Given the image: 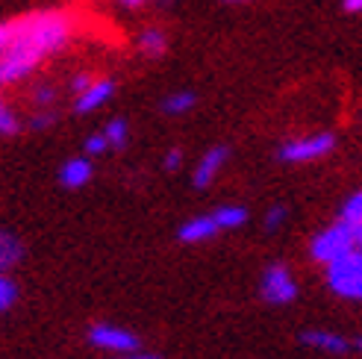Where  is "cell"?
I'll use <instances>...</instances> for the list:
<instances>
[{"mask_svg":"<svg viewBox=\"0 0 362 359\" xmlns=\"http://www.w3.org/2000/svg\"><path fill=\"white\" fill-rule=\"evenodd\" d=\"M18 300V283L9 274H0V315L9 312Z\"/></svg>","mask_w":362,"mask_h":359,"instance_id":"cell-18","label":"cell"},{"mask_svg":"<svg viewBox=\"0 0 362 359\" xmlns=\"http://www.w3.org/2000/svg\"><path fill=\"white\" fill-rule=\"evenodd\" d=\"M194 95L192 92H174V95H168L165 100H162V112L165 115H186L192 106H194Z\"/></svg>","mask_w":362,"mask_h":359,"instance_id":"cell-15","label":"cell"},{"mask_svg":"<svg viewBox=\"0 0 362 359\" xmlns=\"http://www.w3.org/2000/svg\"><path fill=\"white\" fill-rule=\"evenodd\" d=\"M33 100L39 106H53V100H57V92H53V86H39L33 92Z\"/></svg>","mask_w":362,"mask_h":359,"instance_id":"cell-22","label":"cell"},{"mask_svg":"<svg viewBox=\"0 0 362 359\" xmlns=\"http://www.w3.org/2000/svg\"><path fill=\"white\" fill-rule=\"evenodd\" d=\"M327 286L345 300H362V250L327 265Z\"/></svg>","mask_w":362,"mask_h":359,"instance_id":"cell-3","label":"cell"},{"mask_svg":"<svg viewBox=\"0 0 362 359\" xmlns=\"http://www.w3.org/2000/svg\"><path fill=\"white\" fill-rule=\"evenodd\" d=\"M341 218L351 221V224H362V189L354 192L345 201V206H341Z\"/></svg>","mask_w":362,"mask_h":359,"instance_id":"cell-19","label":"cell"},{"mask_svg":"<svg viewBox=\"0 0 362 359\" xmlns=\"http://www.w3.org/2000/svg\"><path fill=\"white\" fill-rule=\"evenodd\" d=\"M74 33V21L57 9L0 21V88L18 86L45 59L59 53Z\"/></svg>","mask_w":362,"mask_h":359,"instance_id":"cell-1","label":"cell"},{"mask_svg":"<svg viewBox=\"0 0 362 359\" xmlns=\"http://www.w3.org/2000/svg\"><path fill=\"white\" fill-rule=\"evenodd\" d=\"M115 95V83L106 80V77H95L92 86L86 88V92L74 95V112L77 115H92L95 110H100V106L106 103Z\"/></svg>","mask_w":362,"mask_h":359,"instance_id":"cell-7","label":"cell"},{"mask_svg":"<svg viewBox=\"0 0 362 359\" xmlns=\"http://www.w3.org/2000/svg\"><path fill=\"white\" fill-rule=\"evenodd\" d=\"M139 50L144 53V57L156 59V57H162V53L168 50V35L162 33V30H156V27L141 30L139 33Z\"/></svg>","mask_w":362,"mask_h":359,"instance_id":"cell-13","label":"cell"},{"mask_svg":"<svg viewBox=\"0 0 362 359\" xmlns=\"http://www.w3.org/2000/svg\"><path fill=\"white\" fill-rule=\"evenodd\" d=\"M336 145V139L330 133H310V136H298L283 141L280 148V159L292 165H303V163H315V159H324Z\"/></svg>","mask_w":362,"mask_h":359,"instance_id":"cell-4","label":"cell"},{"mask_svg":"<svg viewBox=\"0 0 362 359\" xmlns=\"http://www.w3.org/2000/svg\"><path fill=\"white\" fill-rule=\"evenodd\" d=\"M351 342H354V351H359V353H362V336H356V339H351Z\"/></svg>","mask_w":362,"mask_h":359,"instance_id":"cell-28","label":"cell"},{"mask_svg":"<svg viewBox=\"0 0 362 359\" xmlns=\"http://www.w3.org/2000/svg\"><path fill=\"white\" fill-rule=\"evenodd\" d=\"M92 177H95V165H92V159L88 156H74V159H68V163H62L59 168V186L65 189H83L92 183Z\"/></svg>","mask_w":362,"mask_h":359,"instance_id":"cell-9","label":"cell"},{"mask_svg":"<svg viewBox=\"0 0 362 359\" xmlns=\"http://www.w3.org/2000/svg\"><path fill=\"white\" fill-rule=\"evenodd\" d=\"M18 130H21V121H18L15 110L6 103V98L0 95V136H15Z\"/></svg>","mask_w":362,"mask_h":359,"instance_id":"cell-17","label":"cell"},{"mask_svg":"<svg viewBox=\"0 0 362 359\" xmlns=\"http://www.w3.org/2000/svg\"><path fill=\"white\" fill-rule=\"evenodd\" d=\"M345 9L348 12H362V0H345Z\"/></svg>","mask_w":362,"mask_h":359,"instance_id":"cell-26","label":"cell"},{"mask_svg":"<svg viewBox=\"0 0 362 359\" xmlns=\"http://www.w3.org/2000/svg\"><path fill=\"white\" fill-rule=\"evenodd\" d=\"M115 359H159L156 353H141V351H133V353H121Z\"/></svg>","mask_w":362,"mask_h":359,"instance_id":"cell-25","label":"cell"},{"mask_svg":"<svg viewBox=\"0 0 362 359\" xmlns=\"http://www.w3.org/2000/svg\"><path fill=\"white\" fill-rule=\"evenodd\" d=\"M212 218L221 230H236L247 221V209L245 206H218L212 212Z\"/></svg>","mask_w":362,"mask_h":359,"instance_id":"cell-14","label":"cell"},{"mask_svg":"<svg viewBox=\"0 0 362 359\" xmlns=\"http://www.w3.org/2000/svg\"><path fill=\"white\" fill-rule=\"evenodd\" d=\"M92 80H95L92 74H77V77H74V83H71V88H74V95L86 92V88H88V86H92Z\"/></svg>","mask_w":362,"mask_h":359,"instance_id":"cell-24","label":"cell"},{"mask_svg":"<svg viewBox=\"0 0 362 359\" xmlns=\"http://www.w3.org/2000/svg\"><path fill=\"white\" fill-rule=\"evenodd\" d=\"M162 165H165V171H180V165H183V151L174 148L165 153V159H162Z\"/></svg>","mask_w":362,"mask_h":359,"instance_id":"cell-23","label":"cell"},{"mask_svg":"<svg viewBox=\"0 0 362 359\" xmlns=\"http://www.w3.org/2000/svg\"><path fill=\"white\" fill-rule=\"evenodd\" d=\"M227 156H230L227 148H209V151L201 156V163H197V168H194V174H192V183H194L197 189L212 186V180L221 174Z\"/></svg>","mask_w":362,"mask_h":359,"instance_id":"cell-11","label":"cell"},{"mask_svg":"<svg viewBox=\"0 0 362 359\" xmlns=\"http://www.w3.org/2000/svg\"><path fill=\"white\" fill-rule=\"evenodd\" d=\"M259 295L265 303H274V307H283V303H292L298 298V283L292 277L286 265H268L262 271L259 280Z\"/></svg>","mask_w":362,"mask_h":359,"instance_id":"cell-5","label":"cell"},{"mask_svg":"<svg viewBox=\"0 0 362 359\" xmlns=\"http://www.w3.org/2000/svg\"><path fill=\"white\" fill-rule=\"evenodd\" d=\"M227 4H245V0H227Z\"/></svg>","mask_w":362,"mask_h":359,"instance_id":"cell-29","label":"cell"},{"mask_svg":"<svg viewBox=\"0 0 362 359\" xmlns=\"http://www.w3.org/2000/svg\"><path fill=\"white\" fill-rule=\"evenodd\" d=\"M286 221V206H271L265 215V230H277Z\"/></svg>","mask_w":362,"mask_h":359,"instance_id":"cell-21","label":"cell"},{"mask_svg":"<svg viewBox=\"0 0 362 359\" xmlns=\"http://www.w3.org/2000/svg\"><path fill=\"white\" fill-rule=\"evenodd\" d=\"M354 250H362V224H351L345 218H339L330 227H324L310 242V254L321 265H330L341 257L354 254Z\"/></svg>","mask_w":362,"mask_h":359,"instance_id":"cell-2","label":"cell"},{"mask_svg":"<svg viewBox=\"0 0 362 359\" xmlns=\"http://www.w3.org/2000/svg\"><path fill=\"white\" fill-rule=\"evenodd\" d=\"M24 257L21 239L9 230H0V274H9V268H15Z\"/></svg>","mask_w":362,"mask_h":359,"instance_id":"cell-12","label":"cell"},{"mask_svg":"<svg viewBox=\"0 0 362 359\" xmlns=\"http://www.w3.org/2000/svg\"><path fill=\"white\" fill-rule=\"evenodd\" d=\"M88 345H95L98 351L106 353H133L141 348L139 336L118 324H92L88 327Z\"/></svg>","mask_w":362,"mask_h":359,"instance_id":"cell-6","label":"cell"},{"mask_svg":"<svg viewBox=\"0 0 362 359\" xmlns=\"http://www.w3.org/2000/svg\"><path fill=\"white\" fill-rule=\"evenodd\" d=\"M300 342L310 345V348H315V351L330 353V356H341V353H351V351H354L351 339L341 336V333H333V330H303Z\"/></svg>","mask_w":362,"mask_h":359,"instance_id":"cell-8","label":"cell"},{"mask_svg":"<svg viewBox=\"0 0 362 359\" xmlns=\"http://www.w3.org/2000/svg\"><path fill=\"white\" fill-rule=\"evenodd\" d=\"M103 136L106 141H110V148H127V139H130V127H127V121L124 118H112L110 124L103 127Z\"/></svg>","mask_w":362,"mask_h":359,"instance_id":"cell-16","label":"cell"},{"mask_svg":"<svg viewBox=\"0 0 362 359\" xmlns=\"http://www.w3.org/2000/svg\"><path fill=\"white\" fill-rule=\"evenodd\" d=\"M218 233H221V227L215 224L212 212H209V215H194V218H189L186 224H180L177 236H180V242H186V245H197V242L215 239Z\"/></svg>","mask_w":362,"mask_h":359,"instance_id":"cell-10","label":"cell"},{"mask_svg":"<svg viewBox=\"0 0 362 359\" xmlns=\"http://www.w3.org/2000/svg\"><path fill=\"white\" fill-rule=\"evenodd\" d=\"M121 4H124V6H130V9H136V6L144 4V0H121Z\"/></svg>","mask_w":362,"mask_h":359,"instance_id":"cell-27","label":"cell"},{"mask_svg":"<svg viewBox=\"0 0 362 359\" xmlns=\"http://www.w3.org/2000/svg\"><path fill=\"white\" fill-rule=\"evenodd\" d=\"M106 151H110V141H106L103 133H95V136L86 139V156H100Z\"/></svg>","mask_w":362,"mask_h":359,"instance_id":"cell-20","label":"cell"}]
</instances>
